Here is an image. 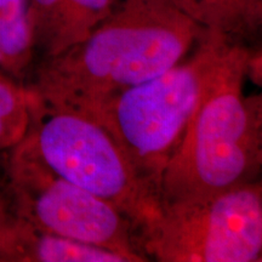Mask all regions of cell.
<instances>
[{
	"instance_id": "cell-1",
	"label": "cell",
	"mask_w": 262,
	"mask_h": 262,
	"mask_svg": "<svg viewBox=\"0 0 262 262\" xmlns=\"http://www.w3.org/2000/svg\"><path fill=\"white\" fill-rule=\"evenodd\" d=\"M205 33L169 0H116L83 41L39 61L25 85L39 102L85 116L179 63Z\"/></svg>"
},
{
	"instance_id": "cell-2",
	"label": "cell",
	"mask_w": 262,
	"mask_h": 262,
	"mask_svg": "<svg viewBox=\"0 0 262 262\" xmlns=\"http://www.w3.org/2000/svg\"><path fill=\"white\" fill-rule=\"evenodd\" d=\"M250 49L227 42L162 181V203L198 201L260 180L262 97L244 95Z\"/></svg>"
},
{
	"instance_id": "cell-3",
	"label": "cell",
	"mask_w": 262,
	"mask_h": 262,
	"mask_svg": "<svg viewBox=\"0 0 262 262\" xmlns=\"http://www.w3.org/2000/svg\"><path fill=\"white\" fill-rule=\"evenodd\" d=\"M232 39L206 32L188 58L107 98L84 116L110 134L160 201L166 166L181 143L206 78Z\"/></svg>"
},
{
	"instance_id": "cell-4",
	"label": "cell",
	"mask_w": 262,
	"mask_h": 262,
	"mask_svg": "<svg viewBox=\"0 0 262 262\" xmlns=\"http://www.w3.org/2000/svg\"><path fill=\"white\" fill-rule=\"evenodd\" d=\"M29 110L26 137L49 168L126 216L136 237L155 220L162 201L141 181L100 124L81 114L47 106L31 95Z\"/></svg>"
},
{
	"instance_id": "cell-5",
	"label": "cell",
	"mask_w": 262,
	"mask_h": 262,
	"mask_svg": "<svg viewBox=\"0 0 262 262\" xmlns=\"http://www.w3.org/2000/svg\"><path fill=\"white\" fill-rule=\"evenodd\" d=\"M137 245L148 261H262L261 180L198 201L162 203Z\"/></svg>"
},
{
	"instance_id": "cell-6",
	"label": "cell",
	"mask_w": 262,
	"mask_h": 262,
	"mask_svg": "<svg viewBox=\"0 0 262 262\" xmlns=\"http://www.w3.org/2000/svg\"><path fill=\"white\" fill-rule=\"evenodd\" d=\"M4 153V191L19 215L49 233L113 251L127 262L148 261L129 219L57 175L26 135Z\"/></svg>"
},
{
	"instance_id": "cell-7",
	"label": "cell",
	"mask_w": 262,
	"mask_h": 262,
	"mask_svg": "<svg viewBox=\"0 0 262 262\" xmlns=\"http://www.w3.org/2000/svg\"><path fill=\"white\" fill-rule=\"evenodd\" d=\"M0 261L127 262L122 255L61 238L32 224L12 208L0 191Z\"/></svg>"
},
{
	"instance_id": "cell-8",
	"label": "cell",
	"mask_w": 262,
	"mask_h": 262,
	"mask_svg": "<svg viewBox=\"0 0 262 262\" xmlns=\"http://www.w3.org/2000/svg\"><path fill=\"white\" fill-rule=\"evenodd\" d=\"M116 0H28V21L39 61L83 41L112 11Z\"/></svg>"
},
{
	"instance_id": "cell-9",
	"label": "cell",
	"mask_w": 262,
	"mask_h": 262,
	"mask_svg": "<svg viewBox=\"0 0 262 262\" xmlns=\"http://www.w3.org/2000/svg\"><path fill=\"white\" fill-rule=\"evenodd\" d=\"M34 60L28 0H0V68L25 84Z\"/></svg>"
},
{
	"instance_id": "cell-10",
	"label": "cell",
	"mask_w": 262,
	"mask_h": 262,
	"mask_svg": "<svg viewBox=\"0 0 262 262\" xmlns=\"http://www.w3.org/2000/svg\"><path fill=\"white\" fill-rule=\"evenodd\" d=\"M206 32L221 33L237 40L248 38L242 0H169Z\"/></svg>"
},
{
	"instance_id": "cell-11",
	"label": "cell",
	"mask_w": 262,
	"mask_h": 262,
	"mask_svg": "<svg viewBox=\"0 0 262 262\" xmlns=\"http://www.w3.org/2000/svg\"><path fill=\"white\" fill-rule=\"evenodd\" d=\"M31 110L24 83L0 68V153H4L27 134Z\"/></svg>"
},
{
	"instance_id": "cell-12",
	"label": "cell",
	"mask_w": 262,
	"mask_h": 262,
	"mask_svg": "<svg viewBox=\"0 0 262 262\" xmlns=\"http://www.w3.org/2000/svg\"><path fill=\"white\" fill-rule=\"evenodd\" d=\"M243 2L244 24L248 37L256 33L262 21V0H242Z\"/></svg>"
},
{
	"instance_id": "cell-13",
	"label": "cell",
	"mask_w": 262,
	"mask_h": 262,
	"mask_svg": "<svg viewBox=\"0 0 262 262\" xmlns=\"http://www.w3.org/2000/svg\"><path fill=\"white\" fill-rule=\"evenodd\" d=\"M261 51H251L249 54L247 61V79H250L254 84L261 86L262 74H261Z\"/></svg>"
},
{
	"instance_id": "cell-14",
	"label": "cell",
	"mask_w": 262,
	"mask_h": 262,
	"mask_svg": "<svg viewBox=\"0 0 262 262\" xmlns=\"http://www.w3.org/2000/svg\"><path fill=\"white\" fill-rule=\"evenodd\" d=\"M3 186H4V176H3V179H0V191L3 189Z\"/></svg>"
}]
</instances>
